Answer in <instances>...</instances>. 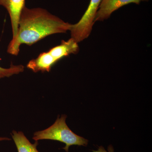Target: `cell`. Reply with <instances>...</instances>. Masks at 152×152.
I'll list each match as a JSON object with an SVG mask.
<instances>
[{
	"label": "cell",
	"mask_w": 152,
	"mask_h": 152,
	"mask_svg": "<svg viewBox=\"0 0 152 152\" xmlns=\"http://www.w3.org/2000/svg\"><path fill=\"white\" fill-rule=\"evenodd\" d=\"M71 26L45 9L25 6L19 18L16 39L9 43L7 52L18 56L22 45L31 46L48 36L66 33L70 30Z\"/></svg>",
	"instance_id": "cell-1"
},
{
	"label": "cell",
	"mask_w": 152,
	"mask_h": 152,
	"mask_svg": "<svg viewBox=\"0 0 152 152\" xmlns=\"http://www.w3.org/2000/svg\"><path fill=\"white\" fill-rule=\"evenodd\" d=\"M67 116L58 117L53 124L44 130L38 131L34 134L33 140L35 141L40 140H48L64 143L66 146L63 148L66 152H69L70 147L72 145L87 146L88 140L76 134L68 126L66 122Z\"/></svg>",
	"instance_id": "cell-2"
},
{
	"label": "cell",
	"mask_w": 152,
	"mask_h": 152,
	"mask_svg": "<svg viewBox=\"0 0 152 152\" xmlns=\"http://www.w3.org/2000/svg\"><path fill=\"white\" fill-rule=\"evenodd\" d=\"M102 0H91L88 7L79 21L72 24L71 38L77 43L84 40L89 36L92 30L96 14Z\"/></svg>",
	"instance_id": "cell-3"
},
{
	"label": "cell",
	"mask_w": 152,
	"mask_h": 152,
	"mask_svg": "<svg viewBox=\"0 0 152 152\" xmlns=\"http://www.w3.org/2000/svg\"><path fill=\"white\" fill-rule=\"evenodd\" d=\"M26 0H0V6L7 11L10 18L12 38L10 43L15 40L18 30L19 18L22 10L24 8Z\"/></svg>",
	"instance_id": "cell-4"
},
{
	"label": "cell",
	"mask_w": 152,
	"mask_h": 152,
	"mask_svg": "<svg viewBox=\"0 0 152 152\" xmlns=\"http://www.w3.org/2000/svg\"><path fill=\"white\" fill-rule=\"evenodd\" d=\"M140 0H102L99 7L94 22L103 21L108 18L111 14L123 6L131 3L139 4Z\"/></svg>",
	"instance_id": "cell-5"
},
{
	"label": "cell",
	"mask_w": 152,
	"mask_h": 152,
	"mask_svg": "<svg viewBox=\"0 0 152 152\" xmlns=\"http://www.w3.org/2000/svg\"><path fill=\"white\" fill-rule=\"evenodd\" d=\"M58 62L48 51L43 52L36 58L30 61L26 67L35 73L40 72H49L52 67Z\"/></svg>",
	"instance_id": "cell-6"
},
{
	"label": "cell",
	"mask_w": 152,
	"mask_h": 152,
	"mask_svg": "<svg viewBox=\"0 0 152 152\" xmlns=\"http://www.w3.org/2000/svg\"><path fill=\"white\" fill-rule=\"evenodd\" d=\"M78 43L72 38L67 41L62 40L60 45L51 48L48 51L58 61L71 54L78 53Z\"/></svg>",
	"instance_id": "cell-7"
},
{
	"label": "cell",
	"mask_w": 152,
	"mask_h": 152,
	"mask_svg": "<svg viewBox=\"0 0 152 152\" xmlns=\"http://www.w3.org/2000/svg\"><path fill=\"white\" fill-rule=\"evenodd\" d=\"M18 152H39L37 149L38 141L32 144L22 132L13 131L11 133Z\"/></svg>",
	"instance_id": "cell-8"
},
{
	"label": "cell",
	"mask_w": 152,
	"mask_h": 152,
	"mask_svg": "<svg viewBox=\"0 0 152 152\" xmlns=\"http://www.w3.org/2000/svg\"><path fill=\"white\" fill-rule=\"evenodd\" d=\"M24 69V66L23 65H14L12 64L8 68H3L0 66V80L23 72Z\"/></svg>",
	"instance_id": "cell-9"
},
{
	"label": "cell",
	"mask_w": 152,
	"mask_h": 152,
	"mask_svg": "<svg viewBox=\"0 0 152 152\" xmlns=\"http://www.w3.org/2000/svg\"><path fill=\"white\" fill-rule=\"evenodd\" d=\"M92 151L93 152H114V149L113 146L110 145L108 147L107 151H106L102 146L98 147L97 150H92Z\"/></svg>",
	"instance_id": "cell-10"
},
{
	"label": "cell",
	"mask_w": 152,
	"mask_h": 152,
	"mask_svg": "<svg viewBox=\"0 0 152 152\" xmlns=\"http://www.w3.org/2000/svg\"><path fill=\"white\" fill-rule=\"evenodd\" d=\"M11 139L7 137H0V142L3 141H10Z\"/></svg>",
	"instance_id": "cell-11"
},
{
	"label": "cell",
	"mask_w": 152,
	"mask_h": 152,
	"mask_svg": "<svg viewBox=\"0 0 152 152\" xmlns=\"http://www.w3.org/2000/svg\"><path fill=\"white\" fill-rule=\"evenodd\" d=\"M140 1H148L149 0H140Z\"/></svg>",
	"instance_id": "cell-12"
}]
</instances>
